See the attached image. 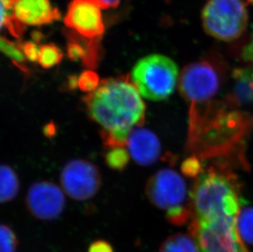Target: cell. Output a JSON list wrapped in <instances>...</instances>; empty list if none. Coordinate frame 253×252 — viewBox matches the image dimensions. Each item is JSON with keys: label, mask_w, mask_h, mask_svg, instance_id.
I'll return each instance as SVG.
<instances>
[{"label": "cell", "mask_w": 253, "mask_h": 252, "mask_svg": "<svg viewBox=\"0 0 253 252\" xmlns=\"http://www.w3.org/2000/svg\"><path fill=\"white\" fill-rule=\"evenodd\" d=\"M84 100L91 119L102 128L107 148L126 147L129 133L144 122L145 104L127 77L103 80Z\"/></svg>", "instance_id": "1"}, {"label": "cell", "mask_w": 253, "mask_h": 252, "mask_svg": "<svg viewBox=\"0 0 253 252\" xmlns=\"http://www.w3.org/2000/svg\"><path fill=\"white\" fill-rule=\"evenodd\" d=\"M193 219L210 221L236 218L241 209L239 187L234 174L209 168L194 178L191 187Z\"/></svg>", "instance_id": "2"}, {"label": "cell", "mask_w": 253, "mask_h": 252, "mask_svg": "<svg viewBox=\"0 0 253 252\" xmlns=\"http://www.w3.org/2000/svg\"><path fill=\"white\" fill-rule=\"evenodd\" d=\"M145 192L149 202L165 212L170 224L179 226L193 219L191 188L174 169L158 170L148 179Z\"/></svg>", "instance_id": "3"}, {"label": "cell", "mask_w": 253, "mask_h": 252, "mask_svg": "<svg viewBox=\"0 0 253 252\" xmlns=\"http://www.w3.org/2000/svg\"><path fill=\"white\" fill-rule=\"evenodd\" d=\"M179 69L169 57L152 54L141 58L132 70L130 81L148 100H166L179 82Z\"/></svg>", "instance_id": "4"}, {"label": "cell", "mask_w": 253, "mask_h": 252, "mask_svg": "<svg viewBox=\"0 0 253 252\" xmlns=\"http://www.w3.org/2000/svg\"><path fill=\"white\" fill-rule=\"evenodd\" d=\"M226 69L217 57H208L187 65L179 74V93L192 107L208 105L225 81Z\"/></svg>", "instance_id": "5"}, {"label": "cell", "mask_w": 253, "mask_h": 252, "mask_svg": "<svg viewBox=\"0 0 253 252\" xmlns=\"http://www.w3.org/2000/svg\"><path fill=\"white\" fill-rule=\"evenodd\" d=\"M206 33L218 41L230 42L246 31L249 14L243 0H208L202 12Z\"/></svg>", "instance_id": "6"}, {"label": "cell", "mask_w": 253, "mask_h": 252, "mask_svg": "<svg viewBox=\"0 0 253 252\" xmlns=\"http://www.w3.org/2000/svg\"><path fill=\"white\" fill-rule=\"evenodd\" d=\"M236 218L192 220L189 233L195 238L199 252H249L237 229Z\"/></svg>", "instance_id": "7"}, {"label": "cell", "mask_w": 253, "mask_h": 252, "mask_svg": "<svg viewBox=\"0 0 253 252\" xmlns=\"http://www.w3.org/2000/svg\"><path fill=\"white\" fill-rule=\"evenodd\" d=\"M60 181L62 189L70 198L84 202L97 194L102 179L95 165L85 160L75 159L65 165Z\"/></svg>", "instance_id": "8"}, {"label": "cell", "mask_w": 253, "mask_h": 252, "mask_svg": "<svg viewBox=\"0 0 253 252\" xmlns=\"http://www.w3.org/2000/svg\"><path fill=\"white\" fill-rule=\"evenodd\" d=\"M102 9L98 0H72L65 15V26L85 38H101L105 32Z\"/></svg>", "instance_id": "9"}, {"label": "cell", "mask_w": 253, "mask_h": 252, "mask_svg": "<svg viewBox=\"0 0 253 252\" xmlns=\"http://www.w3.org/2000/svg\"><path fill=\"white\" fill-rule=\"evenodd\" d=\"M26 205L32 216L41 220H53L62 214L66 198L62 188L49 181H40L30 187Z\"/></svg>", "instance_id": "10"}, {"label": "cell", "mask_w": 253, "mask_h": 252, "mask_svg": "<svg viewBox=\"0 0 253 252\" xmlns=\"http://www.w3.org/2000/svg\"><path fill=\"white\" fill-rule=\"evenodd\" d=\"M13 14L25 26L51 24L61 18V12L50 0H13Z\"/></svg>", "instance_id": "11"}, {"label": "cell", "mask_w": 253, "mask_h": 252, "mask_svg": "<svg viewBox=\"0 0 253 252\" xmlns=\"http://www.w3.org/2000/svg\"><path fill=\"white\" fill-rule=\"evenodd\" d=\"M127 150L137 164L148 167L160 157L161 143L155 133L146 128H135L127 138Z\"/></svg>", "instance_id": "12"}, {"label": "cell", "mask_w": 253, "mask_h": 252, "mask_svg": "<svg viewBox=\"0 0 253 252\" xmlns=\"http://www.w3.org/2000/svg\"><path fill=\"white\" fill-rule=\"evenodd\" d=\"M13 0H0V51L17 62L23 60L19 46L15 45L2 36V32L7 31L14 38H19L24 33L25 26L13 14Z\"/></svg>", "instance_id": "13"}, {"label": "cell", "mask_w": 253, "mask_h": 252, "mask_svg": "<svg viewBox=\"0 0 253 252\" xmlns=\"http://www.w3.org/2000/svg\"><path fill=\"white\" fill-rule=\"evenodd\" d=\"M67 56L72 61H82L88 67H95L100 57L98 39H88L73 31H67Z\"/></svg>", "instance_id": "14"}, {"label": "cell", "mask_w": 253, "mask_h": 252, "mask_svg": "<svg viewBox=\"0 0 253 252\" xmlns=\"http://www.w3.org/2000/svg\"><path fill=\"white\" fill-rule=\"evenodd\" d=\"M17 173L7 165H0V203L13 200L19 192Z\"/></svg>", "instance_id": "15"}, {"label": "cell", "mask_w": 253, "mask_h": 252, "mask_svg": "<svg viewBox=\"0 0 253 252\" xmlns=\"http://www.w3.org/2000/svg\"><path fill=\"white\" fill-rule=\"evenodd\" d=\"M159 252H200L194 236L188 233H177L166 239Z\"/></svg>", "instance_id": "16"}, {"label": "cell", "mask_w": 253, "mask_h": 252, "mask_svg": "<svg viewBox=\"0 0 253 252\" xmlns=\"http://www.w3.org/2000/svg\"><path fill=\"white\" fill-rule=\"evenodd\" d=\"M237 229L244 243L253 246V207L241 208L236 218Z\"/></svg>", "instance_id": "17"}, {"label": "cell", "mask_w": 253, "mask_h": 252, "mask_svg": "<svg viewBox=\"0 0 253 252\" xmlns=\"http://www.w3.org/2000/svg\"><path fill=\"white\" fill-rule=\"evenodd\" d=\"M63 52L54 43L40 46L38 62L43 68H51L61 62Z\"/></svg>", "instance_id": "18"}, {"label": "cell", "mask_w": 253, "mask_h": 252, "mask_svg": "<svg viewBox=\"0 0 253 252\" xmlns=\"http://www.w3.org/2000/svg\"><path fill=\"white\" fill-rule=\"evenodd\" d=\"M129 152L125 146H117L108 148L105 155L106 164L116 170H123L129 163Z\"/></svg>", "instance_id": "19"}, {"label": "cell", "mask_w": 253, "mask_h": 252, "mask_svg": "<svg viewBox=\"0 0 253 252\" xmlns=\"http://www.w3.org/2000/svg\"><path fill=\"white\" fill-rule=\"evenodd\" d=\"M18 240L14 231L6 224H0V252H17Z\"/></svg>", "instance_id": "20"}, {"label": "cell", "mask_w": 253, "mask_h": 252, "mask_svg": "<svg viewBox=\"0 0 253 252\" xmlns=\"http://www.w3.org/2000/svg\"><path fill=\"white\" fill-rule=\"evenodd\" d=\"M100 84L98 74L87 70L77 77V87L86 93H91L98 88Z\"/></svg>", "instance_id": "21"}, {"label": "cell", "mask_w": 253, "mask_h": 252, "mask_svg": "<svg viewBox=\"0 0 253 252\" xmlns=\"http://www.w3.org/2000/svg\"><path fill=\"white\" fill-rule=\"evenodd\" d=\"M19 48L28 61L38 62L40 47L36 43L28 41L19 45Z\"/></svg>", "instance_id": "22"}, {"label": "cell", "mask_w": 253, "mask_h": 252, "mask_svg": "<svg viewBox=\"0 0 253 252\" xmlns=\"http://www.w3.org/2000/svg\"><path fill=\"white\" fill-rule=\"evenodd\" d=\"M88 252H114V249L108 241L98 239L90 243L88 246Z\"/></svg>", "instance_id": "23"}, {"label": "cell", "mask_w": 253, "mask_h": 252, "mask_svg": "<svg viewBox=\"0 0 253 252\" xmlns=\"http://www.w3.org/2000/svg\"><path fill=\"white\" fill-rule=\"evenodd\" d=\"M251 41L244 47V50L242 52L243 59L248 62H253V33L252 34Z\"/></svg>", "instance_id": "24"}, {"label": "cell", "mask_w": 253, "mask_h": 252, "mask_svg": "<svg viewBox=\"0 0 253 252\" xmlns=\"http://www.w3.org/2000/svg\"><path fill=\"white\" fill-rule=\"evenodd\" d=\"M122 0H98L103 9H108L111 7H117Z\"/></svg>", "instance_id": "25"}, {"label": "cell", "mask_w": 253, "mask_h": 252, "mask_svg": "<svg viewBox=\"0 0 253 252\" xmlns=\"http://www.w3.org/2000/svg\"><path fill=\"white\" fill-rule=\"evenodd\" d=\"M247 2H248V3H249V4L253 5V0H247Z\"/></svg>", "instance_id": "26"}]
</instances>
